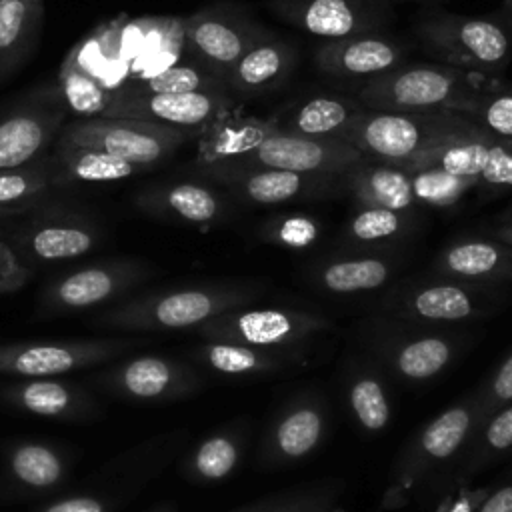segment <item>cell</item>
<instances>
[{
	"label": "cell",
	"instance_id": "6da1fadb",
	"mask_svg": "<svg viewBox=\"0 0 512 512\" xmlns=\"http://www.w3.org/2000/svg\"><path fill=\"white\" fill-rule=\"evenodd\" d=\"M264 292L254 282H206L158 290L126 298L102 308L92 322L128 332L188 330L242 306L254 304Z\"/></svg>",
	"mask_w": 512,
	"mask_h": 512
},
{
	"label": "cell",
	"instance_id": "7a4b0ae2",
	"mask_svg": "<svg viewBox=\"0 0 512 512\" xmlns=\"http://www.w3.org/2000/svg\"><path fill=\"white\" fill-rule=\"evenodd\" d=\"M510 298V286L474 284L430 270L388 288L378 312L402 322L456 328L496 316Z\"/></svg>",
	"mask_w": 512,
	"mask_h": 512
},
{
	"label": "cell",
	"instance_id": "3957f363",
	"mask_svg": "<svg viewBox=\"0 0 512 512\" xmlns=\"http://www.w3.org/2000/svg\"><path fill=\"white\" fill-rule=\"evenodd\" d=\"M492 76L460 70L448 64H398L370 80L360 82L356 100L372 110L462 114L488 86Z\"/></svg>",
	"mask_w": 512,
	"mask_h": 512
},
{
	"label": "cell",
	"instance_id": "277c9868",
	"mask_svg": "<svg viewBox=\"0 0 512 512\" xmlns=\"http://www.w3.org/2000/svg\"><path fill=\"white\" fill-rule=\"evenodd\" d=\"M358 328L376 364L408 384H426L442 376L470 346V338L452 328L402 322L380 312Z\"/></svg>",
	"mask_w": 512,
	"mask_h": 512
},
{
	"label": "cell",
	"instance_id": "5b68a950",
	"mask_svg": "<svg viewBox=\"0 0 512 512\" xmlns=\"http://www.w3.org/2000/svg\"><path fill=\"white\" fill-rule=\"evenodd\" d=\"M476 126L468 116L440 112H394L366 108L350 124L342 140L364 158L406 166L432 148L450 142Z\"/></svg>",
	"mask_w": 512,
	"mask_h": 512
},
{
	"label": "cell",
	"instance_id": "8992f818",
	"mask_svg": "<svg viewBox=\"0 0 512 512\" xmlns=\"http://www.w3.org/2000/svg\"><path fill=\"white\" fill-rule=\"evenodd\" d=\"M420 44L442 64L500 76L512 60V28L500 18L424 10L414 22Z\"/></svg>",
	"mask_w": 512,
	"mask_h": 512
},
{
	"label": "cell",
	"instance_id": "52a82bcc",
	"mask_svg": "<svg viewBox=\"0 0 512 512\" xmlns=\"http://www.w3.org/2000/svg\"><path fill=\"white\" fill-rule=\"evenodd\" d=\"M478 426L474 392L466 394L422 426L400 452L392 468V484L382 496V510H396L430 472L454 460Z\"/></svg>",
	"mask_w": 512,
	"mask_h": 512
},
{
	"label": "cell",
	"instance_id": "ba28073f",
	"mask_svg": "<svg viewBox=\"0 0 512 512\" xmlns=\"http://www.w3.org/2000/svg\"><path fill=\"white\" fill-rule=\"evenodd\" d=\"M332 328V320L302 308H250L228 310L200 328L202 340H228L304 360L310 344Z\"/></svg>",
	"mask_w": 512,
	"mask_h": 512
},
{
	"label": "cell",
	"instance_id": "9c48e42d",
	"mask_svg": "<svg viewBox=\"0 0 512 512\" xmlns=\"http://www.w3.org/2000/svg\"><path fill=\"white\" fill-rule=\"evenodd\" d=\"M192 138H196L192 132L148 120L94 116L64 124L58 142L100 148L144 170H152Z\"/></svg>",
	"mask_w": 512,
	"mask_h": 512
},
{
	"label": "cell",
	"instance_id": "30bf717a",
	"mask_svg": "<svg viewBox=\"0 0 512 512\" xmlns=\"http://www.w3.org/2000/svg\"><path fill=\"white\" fill-rule=\"evenodd\" d=\"M102 238L104 230L90 214L46 202L10 228L6 242L24 264H54L86 256Z\"/></svg>",
	"mask_w": 512,
	"mask_h": 512
},
{
	"label": "cell",
	"instance_id": "8fae6325",
	"mask_svg": "<svg viewBox=\"0 0 512 512\" xmlns=\"http://www.w3.org/2000/svg\"><path fill=\"white\" fill-rule=\"evenodd\" d=\"M196 176L220 186L232 200L248 206H280L324 200L342 192V176L302 174L278 168L212 164L194 168Z\"/></svg>",
	"mask_w": 512,
	"mask_h": 512
},
{
	"label": "cell",
	"instance_id": "7c38bea8",
	"mask_svg": "<svg viewBox=\"0 0 512 512\" xmlns=\"http://www.w3.org/2000/svg\"><path fill=\"white\" fill-rule=\"evenodd\" d=\"M152 268L134 258L100 260L60 274L44 286L38 300L42 316H66L86 312L124 296L142 284Z\"/></svg>",
	"mask_w": 512,
	"mask_h": 512
},
{
	"label": "cell",
	"instance_id": "4fadbf2b",
	"mask_svg": "<svg viewBox=\"0 0 512 512\" xmlns=\"http://www.w3.org/2000/svg\"><path fill=\"white\" fill-rule=\"evenodd\" d=\"M270 30L244 6L220 2L190 14L182 22V36L194 62L222 80L234 62Z\"/></svg>",
	"mask_w": 512,
	"mask_h": 512
},
{
	"label": "cell",
	"instance_id": "5bb4252c",
	"mask_svg": "<svg viewBox=\"0 0 512 512\" xmlns=\"http://www.w3.org/2000/svg\"><path fill=\"white\" fill-rule=\"evenodd\" d=\"M134 338H88L54 342L0 344V374L20 378H54L104 364L134 350Z\"/></svg>",
	"mask_w": 512,
	"mask_h": 512
},
{
	"label": "cell",
	"instance_id": "9a60e30c",
	"mask_svg": "<svg viewBox=\"0 0 512 512\" xmlns=\"http://www.w3.org/2000/svg\"><path fill=\"white\" fill-rule=\"evenodd\" d=\"M282 22L324 40L380 32L394 16L386 0H266Z\"/></svg>",
	"mask_w": 512,
	"mask_h": 512
},
{
	"label": "cell",
	"instance_id": "2e32d148",
	"mask_svg": "<svg viewBox=\"0 0 512 512\" xmlns=\"http://www.w3.org/2000/svg\"><path fill=\"white\" fill-rule=\"evenodd\" d=\"M88 382L108 394L140 402L180 400L202 388V378L192 364L154 354L126 360L90 376Z\"/></svg>",
	"mask_w": 512,
	"mask_h": 512
},
{
	"label": "cell",
	"instance_id": "e0dca14e",
	"mask_svg": "<svg viewBox=\"0 0 512 512\" xmlns=\"http://www.w3.org/2000/svg\"><path fill=\"white\" fill-rule=\"evenodd\" d=\"M232 108H238V98L226 88L152 96H128L114 90L102 116L148 120L192 132L198 138L216 118Z\"/></svg>",
	"mask_w": 512,
	"mask_h": 512
},
{
	"label": "cell",
	"instance_id": "ac0fdd59",
	"mask_svg": "<svg viewBox=\"0 0 512 512\" xmlns=\"http://www.w3.org/2000/svg\"><path fill=\"white\" fill-rule=\"evenodd\" d=\"M66 104L58 86L48 94L34 96L0 116V170L20 168L42 160L58 140Z\"/></svg>",
	"mask_w": 512,
	"mask_h": 512
},
{
	"label": "cell",
	"instance_id": "d6986e66",
	"mask_svg": "<svg viewBox=\"0 0 512 512\" xmlns=\"http://www.w3.org/2000/svg\"><path fill=\"white\" fill-rule=\"evenodd\" d=\"M360 160H364V156L340 138H310L274 132L248 154L220 164L342 176Z\"/></svg>",
	"mask_w": 512,
	"mask_h": 512
},
{
	"label": "cell",
	"instance_id": "ffe728a7",
	"mask_svg": "<svg viewBox=\"0 0 512 512\" xmlns=\"http://www.w3.org/2000/svg\"><path fill=\"white\" fill-rule=\"evenodd\" d=\"M134 204L152 218L198 228L222 224L232 214L228 192L202 178L150 184L134 196Z\"/></svg>",
	"mask_w": 512,
	"mask_h": 512
},
{
	"label": "cell",
	"instance_id": "44dd1931",
	"mask_svg": "<svg viewBox=\"0 0 512 512\" xmlns=\"http://www.w3.org/2000/svg\"><path fill=\"white\" fill-rule=\"evenodd\" d=\"M328 410L320 396L302 394L292 398L272 420L262 444V460L270 466L304 460L324 442Z\"/></svg>",
	"mask_w": 512,
	"mask_h": 512
},
{
	"label": "cell",
	"instance_id": "7402d4cb",
	"mask_svg": "<svg viewBox=\"0 0 512 512\" xmlns=\"http://www.w3.org/2000/svg\"><path fill=\"white\" fill-rule=\"evenodd\" d=\"M406 48L382 32H366L348 38L324 40L314 50L318 72L338 80H370L402 64Z\"/></svg>",
	"mask_w": 512,
	"mask_h": 512
},
{
	"label": "cell",
	"instance_id": "603a6c76",
	"mask_svg": "<svg viewBox=\"0 0 512 512\" xmlns=\"http://www.w3.org/2000/svg\"><path fill=\"white\" fill-rule=\"evenodd\" d=\"M430 270L474 284L510 286L512 248L488 234L458 236L440 248Z\"/></svg>",
	"mask_w": 512,
	"mask_h": 512
},
{
	"label": "cell",
	"instance_id": "cb8c5ba5",
	"mask_svg": "<svg viewBox=\"0 0 512 512\" xmlns=\"http://www.w3.org/2000/svg\"><path fill=\"white\" fill-rule=\"evenodd\" d=\"M296 66L298 48L270 30L234 62L224 82L236 98H260L282 88Z\"/></svg>",
	"mask_w": 512,
	"mask_h": 512
},
{
	"label": "cell",
	"instance_id": "d4e9b609",
	"mask_svg": "<svg viewBox=\"0 0 512 512\" xmlns=\"http://www.w3.org/2000/svg\"><path fill=\"white\" fill-rule=\"evenodd\" d=\"M0 398L20 412L64 422L94 420L100 414V404L90 390L56 378H24L4 386Z\"/></svg>",
	"mask_w": 512,
	"mask_h": 512
},
{
	"label": "cell",
	"instance_id": "484cf974",
	"mask_svg": "<svg viewBox=\"0 0 512 512\" xmlns=\"http://www.w3.org/2000/svg\"><path fill=\"white\" fill-rule=\"evenodd\" d=\"M400 260L388 252H354L326 258L308 270V282L328 294H362L388 286Z\"/></svg>",
	"mask_w": 512,
	"mask_h": 512
},
{
	"label": "cell",
	"instance_id": "4316f807",
	"mask_svg": "<svg viewBox=\"0 0 512 512\" xmlns=\"http://www.w3.org/2000/svg\"><path fill=\"white\" fill-rule=\"evenodd\" d=\"M342 192L356 206L386 208L396 212H416L410 172L402 166L364 158L342 174Z\"/></svg>",
	"mask_w": 512,
	"mask_h": 512
},
{
	"label": "cell",
	"instance_id": "83f0119b",
	"mask_svg": "<svg viewBox=\"0 0 512 512\" xmlns=\"http://www.w3.org/2000/svg\"><path fill=\"white\" fill-rule=\"evenodd\" d=\"M274 132H278L274 116L258 118L242 114L238 108H232L216 118L196 138L198 146L194 168L236 160L254 150Z\"/></svg>",
	"mask_w": 512,
	"mask_h": 512
},
{
	"label": "cell",
	"instance_id": "f1b7e54d",
	"mask_svg": "<svg viewBox=\"0 0 512 512\" xmlns=\"http://www.w3.org/2000/svg\"><path fill=\"white\" fill-rule=\"evenodd\" d=\"M364 106L356 98L340 94H314L278 110L276 130L310 138H340L346 134Z\"/></svg>",
	"mask_w": 512,
	"mask_h": 512
},
{
	"label": "cell",
	"instance_id": "f546056e",
	"mask_svg": "<svg viewBox=\"0 0 512 512\" xmlns=\"http://www.w3.org/2000/svg\"><path fill=\"white\" fill-rule=\"evenodd\" d=\"M54 188L74 186V184H106L120 182L138 176L144 170L138 164L122 160L100 148L54 142L52 152L46 156Z\"/></svg>",
	"mask_w": 512,
	"mask_h": 512
},
{
	"label": "cell",
	"instance_id": "4dcf8cb0",
	"mask_svg": "<svg viewBox=\"0 0 512 512\" xmlns=\"http://www.w3.org/2000/svg\"><path fill=\"white\" fill-rule=\"evenodd\" d=\"M190 356L196 364L218 376L242 380L280 376L302 362L294 356L260 350L228 340H204L190 352Z\"/></svg>",
	"mask_w": 512,
	"mask_h": 512
},
{
	"label": "cell",
	"instance_id": "1f68e13d",
	"mask_svg": "<svg viewBox=\"0 0 512 512\" xmlns=\"http://www.w3.org/2000/svg\"><path fill=\"white\" fill-rule=\"evenodd\" d=\"M512 454V402L492 412L454 458L448 480L452 486L470 484L476 476Z\"/></svg>",
	"mask_w": 512,
	"mask_h": 512
},
{
	"label": "cell",
	"instance_id": "d6a6232c",
	"mask_svg": "<svg viewBox=\"0 0 512 512\" xmlns=\"http://www.w3.org/2000/svg\"><path fill=\"white\" fill-rule=\"evenodd\" d=\"M416 228V212L356 206L342 228V242L354 252H388Z\"/></svg>",
	"mask_w": 512,
	"mask_h": 512
},
{
	"label": "cell",
	"instance_id": "836d02e7",
	"mask_svg": "<svg viewBox=\"0 0 512 512\" xmlns=\"http://www.w3.org/2000/svg\"><path fill=\"white\" fill-rule=\"evenodd\" d=\"M44 16V0L0 2V80L32 52Z\"/></svg>",
	"mask_w": 512,
	"mask_h": 512
},
{
	"label": "cell",
	"instance_id": "e575fe53",
	"mask_svg": "<svg viewBox=\"0 0 512 512\" xmlns=\"http://www.w3.org/2000/svg\"><path fill=\"white\" fill-rule=\"evenodd\" d=\"M346 404L354 422L368 434H378L390 424V398L384 378L374 366H352L346 376Z\"/></svg>",
	"mask_w": 512,
	"mask_h": 512
},
{
	"label": "cell",
	"instance_id": "d590c367",
	"mask_svg": "<svg viewBox=\"0 0 512 512\" xmlns=\"http://www.w3.org/2000/svg\"><path fill=\"white\" fill-rule=\"evenodd\" d=\"M244 442V426H228L206 436L188 454L184 474L196 482H218L228 478L242 458Z\"/></svg>",
	"mask_w": 512,
	"mask_h": 512
},
{
	"label": "cell",
	"instance_id": "8d00e7d4",
	"mask_svg": "<svg viewBox=\"0 0 512 512\" xmlns=\"http://www.w3.org/2000/svg\"><path fill=\"white\" fill-rule=\"evenodd\" d=\"M6 462L14 484L30 492L54 490L68 474L66 458L54 446L42 442L14 444Z\"/></svg>",
	"mask_w": 512,
	"mask_h": 512
},
{
	"label": "cell",
	"instance_id": "74e56055",
	"mask_svg": "<svg viewBox=\"0 0 512 512\" xmlns=\"http://www.w3.org/2000/svg\"><path fill=\"white\" fill-rule=\"evenodd\" d=\"M46 156L20 168L0 170V220L28 214L48 202L54 182Z\"/></svg>",
	"mask_w": 512,
	"mask_h": 512
},
{
	"label": "cell",
	"instance_id": "f35d334b",
	"mask_svg": "<svg viewBox=\"0 0 512 512\" xmlns=\"http://www.w3.org/2000/svg\"><path fill=\"white\" fill-rule=\"evenodd\" d=\"M224 88H226V82L220 76H216L202 64L194 62V64L170 66L146 78H134L122 84L116 92L128 94V96H152V94L204 92V90H224Z\"/></svg>",
	"mask_w": 512,
	"mask_h": 512
},
{
	"label": "cell",
	"instance_id": "ab89813d",
	"mask_svg": "<svg viewBox=\"0 0 512 512\" xmlns=\"http://www.w3.org/2000/svg\"><path fill=\"white\" fill-rule=\"evenodd\" d=\"M408 172L416 204L428 208L456 206L478 184V176H462L438 166H422Z\"/></svg>",
	"mask_w": 512,
	"mask_h": 512
},
{
	"label": "cell",
	"instance_id": "60d3db41",
	"mask_svg": "<svg viewBox=\"0 0 512 512\" xmlns=\"http://www.w3.org/2000/svg\"><path fill=\"white\" fill-rule=\"evenodd\" d=\"M58 90L66 108L80 118L102 116L112 100V92L74 64L72 56H68L58 72Z\"/></svg>",
	"mask_w": 512,
	"mask_h": 512
},
{
	"label": "cell",
	"instance_id": "b9f144b4",
	"mask_svg": "<svg viewBox=\"0 0 512 512\" xmlns=\"http://www.w3.org/2000/svg\"><path fill=\"white\" fill-rule=\"evenodd\" d=\"M462 114L500 138H512V82L492 76Z\"/></svg>",
	"mask_w": 512,
	"mask_h": 512
},
{
	"label": "cell",
	"instance_id": "7bdbcfd3",
	"mask_svg": "<svg viewBox=\"0 0 512 512\" xmlns=\"http://www.w3.org/2000/svg\"><path fill=\"white\" fill-rule=\"evenodd\" d=\"M322 236V222L304 212H282L266 218L258 228V238L284 250H308Z\"/></svg>",
	"mask_w": 512,
	"mask_h": 512
},
{
	"label": "cell",
	"instance_id": "ee69618b",
	"mask_svg": "<svg viewBox=\"0 0 512 512\" xmlns=\"http://www.w3.org/2000/svg\"><path fill=\"white\" fill-rule=\"evenodd\" d=\"M474 190L482 200H492L512 190V138L498 136L490 146Z\"/></svg>",
	"mask_w": 512,
	"mask_h": 512
},
{
	"label": "cell",
	"instance_id": "f6af8a7d",
	"mask_svg": "<svg viewBox=\"0 0 512 512\" xmlns=\"http://www.w3.org/2000/svg\"><path fill=\"white\" fill-rule=\"evenodd\" d=\"M474 400H476V410H478V426L492 412H496L504 404L512 402V350L492 370V374L480 382V386L474 390Z\"/></svg>",
	"mask_w": 512,
	"mask_h": 512
},
{
	"label": "cell",
	"instance_id": "bcb514c9",
	"mask_svg": "<svg viewBox=\"0 0 512 512\" xmlns=\"http://www.w3.org/2000/svg\"><path fill=\"white\" fill-rule=\"evenodd\" d=\"M332 488H306V490H288L282 494L268 496L252 506H244L238 512H306L318 504L330 502Z\"/></svg>",
	"mask_w": 512,
	"mask_h": 512
},
{
	"label": "cell",
	"instance_id": "7dc6e473",
	"mask_svg": "<svg viewBox=\"0 0 512 512\" xmlns=\"http://www.w3.org/2000/svg\"><path fill=\"white\" fill-rule=\"evenodd\" d=\"M130 496L132 492L128 490H112V492L86 490L80 494L60 498L48 504L46 508H42L40 512H114Z\"/></svg>",
	"mask_w": 512,
	"mask_h": 512
},
{
	"label": "cell",
	"instance_id": "c3c4849f",
	"mask_svg": "<svg viewBox=\"0 0 512 512\" xmlns=\"http://www.w3.org/2000/svg\"><path fill=\"white\" fill-rule=\"evenodd\" d=\"M30 278L28 264L14 252V248L0 236V294H10L20 290Z\"/></svg>",
	"mask_w": 512,
	"mask_h": 512
},
{
	"label": "cell",
	"instance_id": "681fc988",
	"mask_svg": "<svg viewBox=\"0 0 512 512\" xmlns=\"http://www.w3.org/2000/svg\"><path fill=\"white\" fill-rule=\"evenodd\" d=\"M490 486H454L436 506L434 512H476L484 498L488 496Z\"/></svg>",
	"mask_w": 512,
	"mask_h": 512
},
{
	"label": "cell",
	"instance_id": "f907efd6",
	"mask_svg": "<svg viewBox=\"0 0 512 512\" xmlns=\"http://www.w3.org/2000/svg\"><path fill=\"white\" fill-rule=\"evenodd\" d=\"M476 512H512V470L496 486H490L488 496Z\"/></svg>",
	"mask_w": 512,
	"mask_h": 512
},
{
	"label": "cell",
	"instance_id": "816d5d0a",
	"mask_svg": "<svg viewBox=\"0 0 512 512\" xmlns=\"http://www.w3.org/2000/svg\"><path fill=\"white\" fill-rule=\"evenodd\" d=\"M486 234L512 248V204H508L502 212H498L490 220V224L486 228Z\"/></svg>",
	"mask_w": 512,
	"mask_h": 512
},
{
	"label": "cell",
	"instance_id": "f5cc1de1",
	"mask_svg": "<svg viewBox=\"0 0 512 512\" xmlns=\"http://www.w3.org/2000/svg\"><path fill=\"white\" fill-rule=\"evenodd\" d=\"M502 8H504L506 16L512 18V0H502Z\"/></svg>",
	"mask_w": 512,
	"mask_h": 512
},
{
	"label": "cell",
	"instance_id": "db71d44e",
	"mask_svg": "<svg viewBox=\"0 0 512 512\" xmlns=\"http://www.w3.org/2000/svg\"><path fill=\"white\" fill-rule=\"evenodd\" d=\"M150 512H174V510H172V506H166V504H164V506H158V508H154V510H150Z\"/></svg>",
	"mask_w": 512,
	"mask_h": 512
},
{
	"label": "cell",
	"instance_id": "11a10c76",
	"mask_svg": "<svg viewBox=\"0 0 512 512\" xmlns=\"http://www.w3.org/2000/svg\"><path fill=\"white\" fill-rule=\"evenodd\" d=\"M326 506H328V502H324V504H318V506H314V508H310V510H306V512H322Z\"/></svg>",
	"mask_w": 512,
	"mask_h": 512
},
{
	"label": "cell",
	"instance_id": "9f6ffc18",
	"mask_svg": "<svg viewBox=\"0 0 512 512\" xmlns=\"http://www.w3.org/2000/svg\"><path fill=\"white\" fill-rule=\"evenodd\" d=\"M386 2H434V0H386Z\"/></svg>",
	"mask_w": 512,
	"mask_h": 512
},
{
	"label": "cell",
	"instance_id": "6f0895ef",
	"mask_svg": "<svg viewBox=\"0 0 512 512\" xmlns=\"http://www.w3.org/2000/svg\"><path fill=\"white\" fill-rule=\"evenodd\" d=\"M322 512H346V510H342V508H330V506H326Z\"/></svg>",
	"mask_w": 512,
	"mask_h": 512
},
{
	"label": "cell",
	"instance_id": "680465c9",
	"mask_svg": "<svg viewBox=\"0 0 512 512\" xmlns=\"http://www.w3.org/2000/svg\"><path fill=\"white\" fill-rule=\"evenodd\" d=\"M2 222H4V220H0V236H4V232H6V228L2 226Z\"/></svg>",
	"mask_w": 512,
	"mask_h": 512
},
{
	"label": "cell",
	"instance_id": "91938a15",
	"mask_svg": "<svg viewBox=\"0 0 512 512\" xmlns=\"http://www.w3.org/2000/svg\"><path fill=\"white\" fill-rule=\"evenodd\" d=\"M0 2H2V0H0Z\"/></svg>",
	"mask_w": 512,
	"mask_h": 512
}]
</instances>
